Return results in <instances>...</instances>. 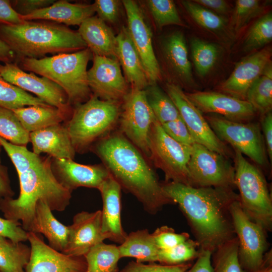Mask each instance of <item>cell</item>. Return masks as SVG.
I'll return each instance as SVG.
<instances>
[{
  "instance_id": "cell-1",
  "label": "cell",
  "mask_w": 272,
  "mask_h": 272,
  "mask_svg": "<svg viewBox=\"0 0 272 272\" xmlns=\"http://www.w3.org/2000/svg\"><path fill=\"white\" fill-rule=\"evenodd\" d=\"M162 189L185 217L200 250L214 252L236 237L230 208L239 198L232 187H195L174 182Z\"/></svg>"
},
{
  "instance_id": "cell-2",
  "label": "cell",
  "mask_w": 272,
  "mask_h": 272,
  "mask_svg": "<svg viewBox=\"0 0 272 272\" xmlns=\"http://www.w3.org/2000/svg\"><path fill=\"white\" fill-rule=\"evenodd\" d=\"M90 150L121 189L134 196L148 214L155 215L165 205L174 204L144 154L120 131L100 139Z\"/></svg>"
},
{
  "instance_id": "cell-3",
  "label": "cell",
  "mask_w": 272,
  "mask_h": 272,
  "mask_svg": "<svg viewBox=\"0 0 272 272\" xmlns=\"http://www.w3.org/2000/svg\"><path fill=\"white\" fill-rule=\"evenodd\" d=\"M52 158L39 160L28 170L18 174L20 194L18 198L0 199V211L6 219L21 223L31 231L36 204L45 202L52 211L62 212L70 203L72 192L62 186L55 178L51 166Z\"/></svg>"
},
{
  "instance_id": "cell-4",
  "label": "cell",
  "mask_w": 272,
  "mask_h": 272,
  "mask_svg": "<svg viewBox=\"0 0 272 272\" xmlns=\"http://www.w3.org/2000/svg\"><path fill=\"white\" fill-rule=\"evenodd\" d=\"M0 39L14 53L16 63L24 58H41L47 54L72 53L87 48L78 31L44 20L0 23Z\"/></svg>"
},
{
  "instance_id": "cell-5",
  "label": "cell",
  "mask_w": 272,
  "mask_h": 272,
  "mask_svg": "<svg viewBox=\"0 0 272 272\" xmlns=\"http://www.w3.org/2000/svg\"><path fill=\"white\" fill-rule=\"evenodd\" d=\"M93 57L88 48L41 58H24L17 63L23 71L45 77L60 86L72 107L87 101L92 95L89 87L87 65Z\"/></svg>"
},
{
  "instance_id": "cell-6",
  "label": "cell",
  "mask_w": 272,
  "mask_h": 272,
  "mask_svg": "<svg viewBox=\"0 0 272 272\" xmlns=\"http://www.w3.org/2000/svg\"><path fill=\"white\" fill-rule=\"evenodd\" d=\"M121 102L100 99L94 95L75 107L65 126L76 152L90 149L110 133L119 120Z\"/></svg>"
},
{
  "instance_id": "cell-7",
  "label": "cell",
  "mask_w": 272,
  "mask_h": 272,
  "mask_svg": "<svg viewBox=\"0 0 272 272\" xmlns=\"http://www.w3.org/2000/svg\"><path fill=\"white\" fill-rule=\"evenodd\" d=\"M235 185L241 206L248 217L267 232L272 229V198L265 176L256 165L234 150Z\"/></svg>"
},
{
  "instance_id": "cell-8",
  "label": "cell",
  "mask_w": 272,
  "mask_h": 272,
  "mask_svg": "<svg viewBox=\"0 0 272 272\" xmlns=\"http://www.w3.org/2000/svg\"><path fill=\"white\" fill-rule=\"evenodd\" d=\"M150 159L164 174L165 182L190 186L187 169L192 146L181 144L168 135L156 119L149 134Z\"/></svg>"
},
{
  "instance_id": "cell-9",
  "label": "cell",
  "mask_w": 272,
  "mask_h": 272,
  "mask_svg": "<svg viewBox=\"0 0 272 272\" xmlns=\"http://www.w3.org/2000/svg\"><path fill=\"white\" fill-rule=\"evenodd\" d=\"M205 117L220 140L247 156L256 165L267 166L266 149L259 123L235 122L215 114Z\"/></svg>"
},
{
  "instance_id": "cell-10",
  "label": "cell",
  "mask_w": 272,
  "mask_h": 272,
  "mask_svg": "<svg viewBox=\"0 0 272 272\" xmlns=\"http://www.w3.org/2000/svg\"><path fill=\"white\" fill-rule=\"evenodd\" d=\"M230 212L238 240L239 262L244 272H254L262 264L267 251V231L248 217L239 198L231 203Z\"/></svg>"
},
{
  "instance_id": "cell-11",
  "label": "cell",
  "mask_w": 272,
  "mask_h": 272,
  "mask_svg": "<svg viewBox=\"0 0 272 272\" xmlns=\"http://www.w3.org/2000/svg\"><path fill=\"white\" fill-rule=\"evenodd\" d=\"M187 169L192 187H235L234 167L229 158L199 144L192 146Z\"/></svg>"
},
{
  "instance_id": "cell-12",
  "label": "cell",
  "mask_w": 272,
  "mask_h": 272,
  "mask_svg": "<svg viewBox=\"0 0 272 272\" xmlns=\"http://www.w3.org/2000/svg\"><path fill=\"white\" fill-rule=\"evenodd\" d=\"M121 102L118 120L120 132L145 157L150 158L149 134L156 117L145 90L131 87Z\"/></svg>"
},
{
  "instance_id": "cell-13",
  "label": "cell",
  "mask_w": 272,
  "mask_h": 272,
  "mask_svg": "<svg viewBox=\"0 0 272 272\" xmlns=\"http://www.w3.org/2000/svg\"><path fill=\"white\" fill-rule=\"evenodd\" d=\"M166 92L177 107L180 117L196 143L229 158L233 157L234 152L218 138L205 116L179 85L172 83H167Z\"/></svg>"
},
{
  "instance_id": "cell-14",
  "label": "cell",
  "mask_w": 272,
  "mask_h": 272,
  "mask_svg": "<svg viewBox=\"0 0 272 272\" xmlns=\"http://www.w3.org/2000/svg\"><path fill=\"white\" fill-rule=\"evenodd\" d=\"M0 74L10 84L34 94L47 104L72 114L73 110L66 93L50 80L32 72L28 73L16 62L0 63Z\"/></svg>"
},
{
  "instance_id": "cell-15",
  "label": "cell",
  "mask_w": 272,
  "mask_h": 272,
  "mask_svg": "<svg viewBox=\"0 0 272 272\" xmlns=\"http://www.w3.org/2000/svg\"><path fill=\"white\" fill-rule=\"evenodd\" d=\"M122 2L127 17V29L150 84L156 83L161 79V72L153 49L151 30L135 2L124 0Z\"/></svg>"
},
{
  "instance_id": "cell-16",
  "label": "cell",
  "mask_w": 272,
  "mask_h": 272,
  "mask_svg": "<svg viewBox=\"0 0 272 272\" xmlns=\"http://www.w3.org/2000/svg\"><path fill=\"white\" fill-rule=\"evenodd\" d=\"M93 65L87 72L92 94L100 99L122 102L129 91L118 60L93 54Z\"/></svg>"
},
{
  "instance_id": "cell-17",
  "label": "cell",
  "mask_w": 272,
  "mask_h": 272,
  "mask_svg": "<svg viewBox=\"0 0 272 272\" xmlns=\"http://www.w3.org/2000/svg\"><path fill=\"white\" fill-rule=\"evenodd\" d=\"M30 256L25 272H86L84 256L69 255L46 244L37 233L28 232Z\"/></svg>"
},
{
  "instance_id": "cell-18",
  "label": "cell",
  "mask_w": 272,
  "mask_h": 272,
  "mask_svg": "<svg viewBox=\"0 0 272 272\" xmlns=\"http://www.w3.org/2000/svg\"><path fill=\"white\" fill-rule=\"evenodd\" d=\"M185 93L190 101L201 112L217 114L238 122H250L256 114L247 101L223 93L195 91Z\"/></svg>"
},
{
  "instance_id": "cell-19",
  "label": "cell",
  "mask_w": 272,
  "mask_h": 272,
  "mask_svg": "<svg viewBox=\"0 0 272 272\" xmlns=\"http://www.w3.org/2000/svg\"><path fill=\"white\" fill-rule=\"evenodd\" d=\"M51 169L59 183L72 192L80 187L98 189L110 173L102 164L84 165L71 159H51Z\"/></svg>"
},
{
  "instance_id": "cell-20",
  "label": "cell",
  "mask_w": 272,
  "mask_h": 272,
  "mask_svg": "<svg viewBox=\"0 0 272 272\" xmlns=\"http://www.w3.org/2000/svg\"><path fill=\"white\" fill-rule=\"evenodd\" d=\"M271 56L270 48L265 47L243 58L220 85L219 90L224 94L246 100L248 89L271 62Z\"/></svg>"
},
{
  "instance_id": "cell-21",
  "label": "cell",
  "mask_w": 272,
  "mask_h": 272,
  "mask_svg": "<svg viewBox=\"0 0 272 272\" xmlns=\"http://www.w3.org/2000/svg\"><path fill=\"white\" fill-rule=\"evenodd\" d=\"M69 235L62 253L74 256H84L96 244L103 242L101 211H82L76 214L68 226Z\"/></svg>"
},
{
  "instance_id": "cell-22",
  "label": "cell",
  "mask_w": 272,
  "mask_h": 272,
  "mask_svg": "<svg viewBox=\"0 0 272 272\" xmlns=\"http://www.w3.org/2000/svg\"><path fill=\"white\" fill-rule=\"evenodd\" d=\"M102 199V233L106 239L121 244L127 234L121 223V194L119 184L110 175L98 189Z\"/></svg>"
},
{
  "instance_id": "cell-23",
  "label": "cell",
  "mask_w": 272,
  "mask_h": 272,
  "mask_svg": "<svg viewBox=\"0 0 272 272\" xmlns=\"http://www.w3.org/2000/svg\"><path fill=\"white\" fill-rule=\"evenodd\" d=\"M33 152L46 153L53 159H74L76 151L65 125H51L29 133Z\"/></svg>"
},
{
  "instance_id": "cell-24",
  "label": "cell",
  "mask_w": 272,
  "mask_h": 272,
  "mask_svg": "<svg viewBox=\"0 0 272 272\" xmlns=\"http://www.w3.org/2000/svg\"><path fill=\"white\" fill-rule=\"evenodd\" d=\"M95 12L94 4H73L67 1H55L49 6L29 15L21 16L23 21L44 20L65 26H80Z\"/></svg>"
},
{
  "instance_id": "cell-25",
  "label": "cell",
  "mask_w": 272,
  "mask_h": 272,
  "mask_svg": "<svg viewBox=\"0 0 272 272\" xmlns=\"http://www.w3.org/2000/svg\"><path fill=\"white\" fill-rule=\"evenodd\" d=\"M78 32L93 55L118 60L116 36L98 16L86 19Z\"/></svg>"
},
{
  "instance_id": "cell-26",
  "label": "cell",
  "mask_w": 272,
  "mask_h": 272,
  "mask_svg": "<svg viewBox=\"0 0 272 272\" xmlns=\"http://www.w3.org/2000/svg\"><path fill=\"white\" fill-rule=\"evenodd\" d=\"M117 59L131 87L145 90L150 83L126 27L116 36Z\"/></svg>"
},
{
  "instance_id": "cell-27",
  "label": "cell",
  "mask_w": 272,
  "mask_h": 272,
  "mask_svg": "<svg viewBox=\"0 0 272 272\" xmlns=\"http://www.w3.org/2000/svg\"><path fill=\"white\" fill-rule=\"evenodd\" d=\"M69 232L68 226H65L55 218L45 202L39 201L36 206L34 220L30 232L43 234L49 246L62 252L67 244Z\"/></svg>"
},
{
  "instance_id": "cell-28",
  "label": "cell",
  "mask_w": 272,
  "mask_h": 272,
  "mask_svg": "<svg viewBox=\"0 0 272 272\" xmlns=\"http://www.w3.org/2000/svg\"><path fill=\"white\" fill-rule=\"evenodd\" d=\"M165 59L174 74L184 84H193L191 65L183 34L175 32L165 40L163 46Z\"/></svg>"
},
{
  "instance_id": "cell-29",
  "label": "cell",
  "mask_w": 272,
  "mask_h": 272,
  "mask_svg": "<svg viewBox=\"0 0 272 272\" xmlns=\"http://www.w3.org/2000/svg\"><path fill=\"white\" fill-rule=\"evenodd\" d=\"M29 133L61 123L72 114L50 105L28 106L12 110Z\"/></svg>"
},
{
  "instance_id": "cell-30",
  "label": "cell",
  "mask_w": 272,
  "mask_h": 272,
  "mask_svg": "<svg viewBox=\"0 0 272 272\" xmlns=\"http://www.w3.org/2000/svg\"><path fill=\"white\" fill-rule=\"evenodd\" d=\"M120 257H131L139 262L158 261L159 249L147 229L131 232L118 246Z\"/></svg>"
},
{
  "instance_id": "cell-31",
  "label": "cell",
  "mask_w": 272,
  "mask_h": 272,
  "mask_svg": "<svg viewBox=\"0 0 272 272\" xmlns=\"http://www.w3.org/2000/svg\"><path fill=\"white\" fill-rule=\"evenodd\" d=\"M30 247L0 236V272H25Z\"/></svg>"
},
{
  "instance_id": "cell-32",
  "label": "cell",
  "mask_w": 272,
  "mask_h": 272,
  "mask_svg": "<svg viewBox=\"0 0 272 272\" xmlns=\"http://www.w3.org/2000/svg\"><path fill=\"white\" fill-rule=\"evenodd\" d=\"M246 100L262 116L272 108V66L270 62L248 89Z\"/></svg>"
},
{
  "instance_id": "cell-33",
  "label": "cell",
  "mask_w": 272,
  "mask_h": 272,
  "mask_svg": "<svg viewBox=\"0 0 272 272\" xmlns=\"http://www.w3.org/2000/svg\"><path fill=\"white\" fill-rule=\"evenodd\" d=\"M84 257L88 272H119L118 246L102 242L93 247Z\"/></svg>"
},
{
  "instance_id": "cell-34",
  "label": "cell",
  "mask_w": 272,
  "mask_h": 272,
  "mask_svg": "<svg viewBox=\"0 0 272 272\" xmlns=\"http://www.w3.org/2000/svg\"><path fill=\"white\" fill-rule=\"evenodd\" d=\"M144 90L149 105L160 124L180 117L171 99L156 83L150 84Z\"/></svg>"
},
{
  "instance_id": "cell-35",
  "label": "cell",
  "mask_w": 272,
  "mask_h": 272,
  "mask_svg": "<svg viewBox=\"0 0 272 272\" xmlns=\"http://www.w3.org/2000/svg\"><path fill=\"white\" fill-rule=\"evenodd\" d=\"M49 105L6 81L0 74V106L10 110L28 106Z\"/></svg>"
},
{
  "instance_id": "cell-36",
  "label": "cell",
  "mask_w": 272,
  "mask_h": 272,
  "mask_svg": "<svg viewBox=\"0 0 272 272\" xmlns=\"http://www.w3.org/2000/svg\"><path fill=\"white\" fill-rule=\"evenodd\" d=\"M213 272H244L238 258L236 237L219 246L212 254Z\"/></svg>"
},
{
  "instance_id": "cell-37",
  "label": "cell",
  "mask_w": 272,
  "mask_h": 272,
  "mask_svg": "<svg viewBox=\"0 0 272 272\" xmlns=\"http://www.w3.org/2000/svg\"><path fill=\"white\" fill-rule=\"evenodd\" d=\"M190 46L191 56L196 72L201 77H204L215 65L219 50L214 44L198 38H193Z\"/></svg>"
},
{
  "instance_id": "cell-38",
  "label": "cell",
  "mask_w": 272,
  "mask_h": 272,
  "mask_svg": "<svg viewBox=\"0 0 272 272\" xmlns=\"http://www.w3.org/2000/svg\"><path fill=\"white\" fill-rule=\"evenodd\" d=\"M0 137L18 145L26 146L29 133L22 126L12 110L0 106Z\"/></svg>"
},
{
  "instance_id": "cell-39",
  "label": "cell",
  "mask_w": 272,
  "mask_h": 272,
  "mask_svg": "<svg viewBox=\"0 0 272 272\" xmlns=\"http://www.w3.org/2000/svg\"><path fill=\"white\" fill-rule=\"evenodd\" d=\"M199 245L191 239L166 250H159L158 261L166 265H177L196 259L199 254Z\"/></svg>"
},
{
  "instance_id": "cell-40",
  "label": "cell",
  "mask_w": 272,
  "mask_h": 272,
  "mask_svg": "<svg viewBox=\"0 0 272 272\" xmlns=\"http://www.w3.org/2000/svg\"><path fill=\"white\" fill-rule=\"evenodd\" d=\"M272 40V15L269 13L258 19L248 31L244 41L246 51L259 49Z\"/></svg>"
},
{
  "instance_id": "cell-41",
  "label": "cell",
  "mask_w": 272,
  "mask_h": 272,
  "mask_svg": "<svg viewBox=\"0 0 272 272\" xmlns=\"http://www.w3.org/2000/svg\"><path fill=\"white\" fill-rule=\"evenodd\" d=\"M181 3L192 19L202 27L213 32L219 31L225 28L227 20L220 15L193 1H182Z\"/></svg>"
},
{
  "instance_id": "cell-42",
  "label": "cell",
  "mask_w": 272,
  "mask_h": 272,
  "mask_svg": "<svg viewBox=\"0 0 272 272\" xmlns=\"http://www.w3.org/2000/svg\"><path fill=\"white\" fill-rule=\"evenodd\" d=\"M147 4L158 28H162L170 25L187 27L181 20L173 1L149 0Z\"/></svg>"
},
{
  "instance_id": "cell-43",
  "label": "cell",
  "mask_w": 272,
  "mask_h": 272,
  "mask_svg": "<svg viewBox=\"0 0 272 272\" xmlns=\"http://www.w3.org/2000/svg\"><path fill=\"white\" fill-rule=\"evenodd\" d=\"M263 11L257 0H237L231 17L230 26L235 33H239L254 18Z\"/></svg>"
},
{
  "instance_id": "cell-44",
  "label": "cell",
  "mask_w": 272,
  "mask_h": 272,
  "mask_svg": "<svg viewBox=\"0 0 272 272\" xmlns=\"http://www.w3.org/2000/svg\"><path fill=\"white\" fill-rule=\"evenodd\" d=\"M0 145L13 162L18 174L28 170L40 158V156L29 151L26 146L12 144L2 137Z\"/></svg>"
},
{
  "instance_id": "cell-45",
  "label": "cell",
  "mask_w": 272,
  "mask_h": 272,
  "mask_svg": "<svg viewBox=\"0 0 272 272\" xmlns=\"http://www.w3.org/2000/svg\"><path fill=\"white\" fill-rule=\"evenodd\" d=\"M151 234L160 250L172 248L190 238L188 233H177L174 229L167 226L157 228Z\"/></svg>"
},
{
  "instance_id": "cell-46",
  "label": "cell",
  "mask_w": 272,
  "mask_h": 272,
  "mask_svg": "<svg viewBox=\"0 0 272 272\" xmlns=\"http://www.w3.org/2000/svg\"><path fill=\"white\" fill-rule=\"evenodd\" d=\"M191 265L190 262L177 265H166L155 262L145 264L131 261L119 272H185Z\"/></svg>"
},
{
  "instance_id": "cell-47",
  "label": "cell",
  "mask_w": 272,
  "mask_h": 272,
  "mask_svg": "<svg viewBox=\"0 0 272 272\" xmlns=\"http://www.w3.org/2000/svg\"><path fill=\"white\" fill-rule=\"evenodd\" d=\"M161 125L165 132L176 142L189 146L196 143L181 117Z\"/></svg>"
},
{
  "instance_id": "cell-48",
  "label": "cell",
  "mask_w": 272,
  "mask_h": 272,
  "mask_svg": "<svg viewBox=\"0 0 272 272\" xmlns=\"http://www.w3.org/2000/svg\"><path fill=\"white\" fill-rule=\"evenodd\" d=\"M0 236L15 242L28 241V232L24 230L21 223L0 217Z\"/></svg>"
},
{
  "instance_id": "cell-49",
  "label": "cell",
  "mask_w": 272,
  "mask_h": 272,
  "mask_svg": "<svg viewBox=\"0 0 272 272\" xmlns=\"http://www.w3.org/2000/svg\"><path fill=\"white\" fill-rule=\"evenodd\" d=\"M120 3L117 0H96L93 4L97 16L104 22L112 23L118 19Z\"/></svg>"
},
{
  "instance_id": "cell-50",
  "label": "cell",
  "mask_w": 272,
  "mask_h": 272,
  "mask_svg": "<svg viewBox=\"0 0 272 272\" xmlns=\"http://www.w3.org/2000/svg\"><path fill=\"white\" fill-rule=\"evenodd\" d=\"M54 0H15L10 1L14 10L21 16H24L49 6Z\"/></svg>"
},
{
  "instance_id": "cell-51",
  "label": "cell",
  "mask_w": 272,
  "mask_h": 272,
  "mask_svg": "<svg viewBox=\"0 0 272 272\" xmlns=\"http://www.w3.org/2000/svg\"><path fill=\"white\" fill-rule=\"evenodd\" d=\"M21 17L13 8L10 1L0 0V23L14 25L23 22Z\"/></svg>"
},
{
  "instance_id": "cell-52",
  "label": "cell",
  "mask_w": 272,
  "mask_h": 272,
  "mask_svg": "<svg viewBox=\"0 0 272 272\" xmlns=\"http://www.w3.org/2000/svg\"><path fill=\"white\" fill-rule=\"evenodd\" d=\"M264 139L267 155L272 160V114L269 112L262 116L260 123Z\"/></svg>"
},
{
  "instance_id": "cell-53",
  "label": "cell",
  "mask_w": 272,
  "mask_h": 272,
  "mask_svg": "<svg viewBox=\"0 0 272 272\" xmlns=\"http://www.w3.org/2000/svg\"><path fill=\"white\" fill-rule=\"evenodd\" d=\"M212 254L209 250H200L196 261L185 272H213Z\"/></svg>"
},
{
  "instance_id": "cell-54",
  "label": "cell",
  "mask_w": 272,
  "mask_h": 272,
  "mask_svg": "<svg viewBox=\"0 0 272 272\" xmlns=\"http://www.w3.org/2000/svg\"><path fill=\"white\" fill-rule=\"evenodd\" d=\"M195 3L217 14H226L229 12L230 7L224 0H194Z\"/></svg>"
},
{
  "instance_id": "cell-55",
  "label": "cell",
  "mask_w": 272,
  "mask_h": 272,
  "mask_svg": "<svg viewBox=\"0 0 272 272\" xmlns=\"http://www.w3.org/2000/svg\"><path fill=\"white\" fill-rule=\"evenodd\" d=\"M14 194L11 186L7 167L0 164V199L12 198Z\"/></svg>"
},
{
  "instance_id": "cell-56",
  "label": "cell",
  "mask_w": 272,
  "mask_h": 272,
  "mask_svg": "<svg viewBox=\"0 0 272 272\" xmlns=\"http://www.w3.org/2000/svg\"><path fill=\"white\" fill-rule=\"evenodd\" d=\"M0 61L4 63L15 62L16 56L9 46L0 39Z\"/></svg>"
},
{
  "instance_id": "cell-57",
  "label": "cell",
  "mask_w": 272,
  "mask_h": 272,
  "mask_svg": "<svg viewBox=\"0 0 272 272\" xmlns=\"http://www.w3.org/2000/svg\"><path fill=\"white\" fill-rule=\"evenodd\" d=\"M254 272H272V252L271 249L265 253L262 264L258 269Z\"/></svg>"
},
{
  "instance_id": "cell-58",
  "label": "cell",
  "mask_w": 272,
  "mask_h": 272,
  "mask_svg": "<svg viewBox=\"0 0 272 272\" xmlns=\"http://www.w3.org/2000/svg\"><path fill=\"white\" fill-rule=\"evenodd\" d=\"M1 148H2V146L0 145V154H1ZM1 163V157H0V164Z\"/></svg>"
},
{
  "instance_id": "cell-59",
  "label": "cell",
  "mask_w": 272,
  "mask_h": 272,
  "mask_svg": "<svg viewBox=\"0 0 272 272\" xmlns=\"http://www.w3.org/2000/svg\"><path fill=\"white\" fill-rule=\"evenodd\" d=\"M86 272H88V271H87Z\"/></svg>"
}]
</instances>
